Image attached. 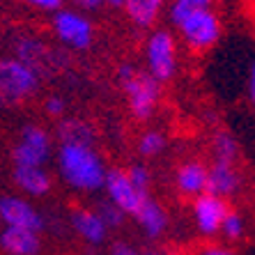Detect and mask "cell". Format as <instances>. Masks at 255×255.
<instances>
[{
    "mask_svg": "<svg viewBox=\"0 0 255 255\" xmlns=\"http://www.w3.org/2000/svg\"><path fill=\"white\" fill-rule=\"evenodd\" d=\"M118 85L125 92L131 118L138 122H147L154 118L161 101L159 81H154L145 69H138V67L125 62L118 67Z\"/></svg>",
    "mask_w": 255,
    "mask_h": 255,
    "instance_id": "cell-2",
    "label": "cell"
},
{
    "mask_svg": "<svg viewBox=\"0 0 255 255\" xmlns=\"http://www.w3.org/2000/svg\"><path fill=\"white\" fill-rule=\"evenodd\" d=\"M177 37L182 39L189 51L193 53H207L212 51L223 37V21L219 12L209 7V9H193L189 12L177 25Z\"/></svg>",
    "mask_w": 255,
    "mask_h": 255,
    "instance_id": "cell-4",
    "label": "cell"
},
{
    "mask_svg": "<svg viewBox=\"0 0 255 255\" xmlns=\"http://www.w3.org/2000/svg\"><path fill=\"white\" fill-rule=\"evenodd\" d=\"M58 142H83V145H95V129L90 122L81 118H65L60 120L58 129H55Z\"/></svg>",
    "mask_w": 255,
    "mask_h": 255,
    "instance_id": "cell-19",
    "label": "cell"
},
{
    "mask_svg": "<svg viewBox=\"0 0 255 255\" xmlns=\"http://www.w3.org/2000/svg\"><path fill=\"white\" fill-rule=\"evenodd\" d=\"M145 71L159 83H168L177 76L179 42L170 28H152L145 39Z\"/></svg>",
    "mask_w": 255,
    "mask_h": 255,
    "instance_id": "cell-3",
    "label": "cell"
},
{
    "mask_svg": "<svg viewBox=\"0 0 255 255\" xmlns=\"http://www.w3.org/2000/svg\"><path fill=\"white\" fill-rule=\"evenodd\" d=\"M127 177H129V182L133 184V189L138 191V193H142V196H149V186H152V172H149V168L145 166V163H131L129 168H125Z\"/></svg>",
    "mask_w": 255,
    "mask_h": 255,
    "instance_id": "cell-24",
    "label": "cell"
},
{
    "mask_svg": "<svg viewBox=\"0 0 255 255\" xmlns=\"http://www.w3.org/2000/svg\"><path fill=\"white\" fill-rule=\"evenodd\" d=\"M51 32L69 51H88L95 42V23L90 14L74 7H60L51 14Z\"/></svg>",
    "mask_w": 255,
    "mask_h": 255,
    "instance_id": "cell-6",
    "label": "cell"
},
{
    "mask_svg": "<svg viewBox=\"0 0 255 255\" xmlns=\"http://www.w3.org/2000/svg\"><path fill=\"white\" fill-rule=\"evenodd\" d=\"M44 111L48 118H62L67 111V99L60 95H51L44 99Z\"/></svg>",
    "mask_w": 255,
    "mask_h": 255,
    "instance_id": "cell-27",
    "label": "cell"
},
{
    "mask_svg": "<svg viewBox=\"0 0 255 255\" xmlns=\"http://www.w3.org/2000/svg\"><path fill=\"white\" fill-rule=\"evenodd\" d=\"M175 189L179 191V196L191 200L207 193V163H202L200 159H189L179 163V168L175 170Z\"/></svg>",
    "mask_w": 255,
    "mask_h": 255,
    "instance_id": "cell-14",
    "label": "cell"
},
{
    "mask_svg": "<svg viewBox=\"0 0 255 255\" xmlns=\"http://www.w3.org/2000/svg\"><path fill=\"white\" fill-rule=\"evenodd\" d=\"M111 255H140V251H136L127 242H115L113 246H111Z\"/></svg>",
    "mask_w": 255,
    "mask_h": 255,
    "instance_id": "cell-31",
    "label": "cell"
},
{
    "mask_svg": "<svg viewBox=\"0 0 255 255\" xmlns=\"http://www.w3.org/2000/svg\"><path fill=\"white\" fill-rule=\"evenodd\" d=\"M166 147H168V138H166V133L159 129L142 131L136 142V149L142 159H156L159 154L166 152Z\"/></svg>",
    "mask_w": 255,
    "mask_h": 255,
    "instance_id": "cell-21",
    "label": "cell"
},
{
    "mask_svg": "<svg viewBox=\"0 0 255 255\" xmlns=\"http://www.w3.org/2000/svg\"><path fill=\"white\" fill-rule=\"evenodd\" d=\"M140 255H161V253H159V251H142Z\"/></svg>",
    "mask_w": 255,
    "mask_h": 255,
    "instance_id": "cell-33",
    "label": "cell"
},
{
    "mask_svg": "<svg viewBox=\"0 0 255 255\" xmlns=\"http://www.w3.org/2000/svg\"><path fill=\"white\" fill-rule=\"evenodd\" d=\"M196 255H237L230 246H223V244H209L205 249H200Z\"/></svg>",
    "mask_w": 255,
    "mask_h": 255,
    "instance_id": "cell-29",
    "label": "cell"
},
{
    "mask_svg": "<svg viewBox=\"0 0 255 255\" xmlns=\"http://www.w3.org/2000/svg\"><path fill=\"white\" fill-rule=\"evenodd\" d=\"M53 136L39 125H25L18 131L12 149L14 166H42L46 168L53 159Z\"/></svg>",
    "mask_w": 255,
    "mask_h": 255,
    "instance_id": "cell-7",
    "label": "cell"
},
{
    "mask_svg": "<svg viewBox=\"0 0 255 255\" xmlns=\"http://www.w3.org/2000/svg\"><path fill=\"white\" fill-rule=\"evenodd\" d=\"M0 226L21 228V230H32L42 235L46 228V216L23 196L5 193L0 196Z\"/></svg>",
    "mask_w": 255,
    "mask_h": 255,
    "instance_id": "cell-8",
    "label": "cell"
},
{
    "mask_svg": "<svg viewBox=\"0 0 255 255\" xmlns=\"http://www.w3.org/2000/svg\"><path fill=\"white\" fill-rule=\"evenodd\" d=\"M12 182L28 198H44L53 189V175L42 166H14Z\"/></svg>",
    "mask_w": 255,
    "mask_h": 255,
    "instance_id": "cell-13",
    "label": "cell"
},
{
    "mask_svg": "<svg viewBox=\"0 0 255 255\" xmlns=\"http://www.w3.org/2000/svg\"><path fill=\"white\" fill-rule=\"evenodd\" d=\"M219 235H223L226 242H242L246 237V216L237 209H230L226 214L223 223H221Z\"/></svg>",
    "mask_w": 255,
    "mask_h": 255,
    "instance_id": "cell-23",
    "label": "cell"
},
{
    "mask_svg": "<svg viewBox=\"0 0 255 255\" xmlns=\"http://www.w3.org/2000/svg\"><path fill=\"white\" fill-rule=\"evenodd\" d=\"M58 177L76 193H97L104 186L106 161L95 145L60 142L53 152Z\"/></svg>",
    "mask_w": 255,
    "mask_h": 255,
    "instance_id": "cell-1",
    "label": "cell"
},
{
    "mask_svg": "<svg viewBox=\"0 0 255 255\" xmlns=\"http://www.w3.org/2000/svg\"><path fill=\"white\" fill-rule=\"evenodd\" d=\"M42 85V76L32 67L23 65L16 58L0 60V106L12 108L23 104Z\"/></svg>",
    "mask_w": 255,
    "mask_h": 255,
    "instance_id": "cell-5",
    "label": "cell"
},
{
    "mask_svg": "<svg viewBox=\"0 0 255 255\" xmlns=\"http://www.w3.org/2000/svg\"><path fill=\"white\" fill-rule=\"evenodd\" d=\"M101 189L106 191V200L111 205H115L125 216H133L138 212V207H140L142 198H147L133 189L125 168H108Z\"/></svg>",
    "mask_w": 255,
    "mask_h": 255,
    "instance_id": "cell-9",
    "label": "cell"
},
{
    "mask_svg": "<svg viewBox=\"0 0 255 255\" xmlns=\"http://www.w3.org/2000/svg\"><path fill=\"white\" fill-rule=\"evenodd\" d=\"M71 2V7L74 9H81V12H85V14H92V12H97V9H101V0H69Z\"/></svg>",
    "mask_w": 255,
    "mask_h": 255,
    "instance_id": "cell-28",
    "label": "cell"
},
{
    "mask_svg": "<svg viewBox=\"0 0 255 255\" xmlns=\"http://www.w3.org/2000/svg\"><path fill=\"white\" fill-rule=\"evenodd\" d=\"M246 99L249 104H255V65L251 62L246 71Z\"/></svg>",
    "mask_w": 255,
    "mask_h": 255,
    "instance_id": "cell-30",
    "label": "cell"
},
{
    "mask_svg": "<svg viewBox=\"0 0 255 255\" xmlns=\"http://www.w3.org/2000/svg\"><path fill=\"white\" fill-rule=\"evenodd\" d=\"M230 212V205L223 198H216L212 193H202V196L193 198L191 205V214H193V223H196L198 232L202 237H216L221 230V223L226 219V214Z\"/></svg>",
    "mask_w": 255,
    "mask_h": 255,
    "instance_id": "cell-10",
    "label": "cell"
},
{
    "mask_svg": "<svg viewBox=\"0 0 255 255\" xmlns=\"http://www.w3.org/2000/svg\"><path fill=\"white\" fill-rule=\"evenodd\" d=\"M212 154H214V161H221V163H237L239 159L237 138L226 129L216 131L212 138Z\"/></svg>",
    "mask_w": 255,
    "mask_h": 255,
    "instance_id": "cell-20",
    "label": "cell"
},
{
    "mask_svg": "<svg viewBox=\"0 0 255 255\" xmlns=\"http://www.w3.org/2000/svg\"><path fill=\"white\" fill-rule=\"evenodd\" d=\"M0 251L7 255H39L42 235L21 228H0Z\"/></svg>",
    "mask_w": 255,
    "mask_h": 255,
    "instance_id": "cell-17",
    "label": "cell"
},
{
    "mask_svg": "<svg viewBox=\"0 0 255 255\" xmlns=\"http://www.w3.org/2000/svg\"><path fill=\"white\" fill-rule=\"evenodd\" d=\"M101 5H108V7H120V0H101Z\"/></svg>",
    "mask_w": 255,
    "mask_h": 255,
    "instance_id": "cell-32",
    "label": "cell"
},
{
    "mask_svg": "<svg viewBox=\"0 0 255 255\" xmlns=\"http://www.w3.org/2000/svg\"><path fill=\"white\" fill-rule=\"evenodd\" d=\"M214 2L216 0H168V7H166L168 21L175 28L189 12H193V9H209V7H214Z\"/></svg>",
    "mask_w": 255,
    "mask_h": 255,
    "instance_id": "cell-22",
    "label": "cell"
},
{
    "mask_svg": "<svg viewBox=\"0 0 255 255\" xmlns=\"http://www.w3.org/2000/svg\"><path fill=\"white\" fill-rule=\"evenodd\" d=\"M69 226H71V230L76 232L85 244H90V246H99V244H104L108 239V232H111L106 226H104V221L97 216L95 209H90V207L71 209Z\"/></svg>",
    "mask_w": 255,
    "mask_h": 255,
    "instance_id": "cell-15",
    "label": "cell"
},
{
    "mask_svg": "<svg viewBox=\"0 0 255 255\" xmlns=\"http://www.w3.org/2000/svg\"><path fill=\"white\" fill-rule=\"evenodd\" d=\"M16 2H21V5L30 7V9H37V12H48V14H53V12H58L60 7H65L67 0H16Z\"/></svg>",
    "mask_w": 255,
    "mask_h": 255,
    "instance_id": "cell-26",
    "label": "cell"
},
{
    "mask_svg": "<svg viewBox=\"0 0 255 255\" xmlns=\"http://www.w3.org/2000/svg\"><path fill=\"white\" fill-rule=\"evenodd\" d=\"M242 172H239L237 163H221L214 161L212 166H207V193L216 198H235L242 191Z\"/></svg>",
    "mask_w": 255,
    "mask_h": 255,
    "instance_id": "cell-12",
    "label": "cell"
},
{
    "mask_svg": "<svg viewBox=\"0 0 255 255\" xmlns=\"http://www.w3.org/2000/svg\"><path fill=\"white\" fill-rule=\"evenodd\" d=\"M97 216H99L101 221H104V226L108 228V230H113V228H122V223H125V214L120 212L115 205H111L108 200H99L95 207Z\"/></svg>",
    "mask_w": 255,
    "mask_h": 255,
    "instance_id": "cell-25",
    "label": "cell"
},
{
    "mask_svg": "<svg viewBox=\"0 0 255 255\" xmlns=\"http://www.w3.org/2000/svg\"><path fill=\"white\" fill-rule=\"evenodd\" d=\"M136 223L140 226V230L147 235L149 239H159L163 232L168 230V212L163 209L159 200H154L152 196L142 198L138 212L133 214Z\"/></svg>",
    "mask_w": 255,
    "mask_h": 255,
    "instance_id": "cell-18",
    "label": "cell"
},
{
    "mask_svg": "<svg viewBox=\"0 0 255 255\" xmlns=\"http://www.w3.org/2000/svg\"><path fill=\"white\" fill-rule=\"evenodd\" d=\"M14 58L21 60L23 65L32 67V69L42 76V69H60V58L58 51L48 46L46 42H42L39 37L23 35L14 46Z\"/></svg>",
    "mask_w": 255,
    "mask_h": 255,
    "instance_id": "cell-11",
    "label": "cell"
},
{
    "mask_svg": "<svg viewBox=\"0 0 255 255\" xmlns=\"http://www.w3.org/2000/svg\"><path fill=\"white\" fill-rule=\"evenodd\" d=\"M125 16L140 30H152L166 14L168 0H120Z\"/></svg>",
    "mask_w": 255,
    "mask_h": 255,
    "instance_id": "cell-16",
    "label": "cell"
}]
</instances>
